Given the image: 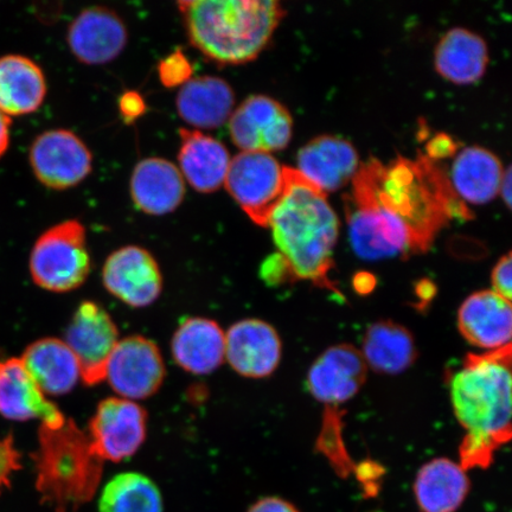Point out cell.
I'll return each mask as SVG.
<instances>
[{
	"instance_id": "6da1fadb",
	"label": "cell",
	"mask_w": 512,
	"mask_h": 512,
	"mask_svg": "<svg viewBox=\"0 0 512 512\" xmlns=\"http://www.w3.org/2000/svg\"><path fill=\"white\" fill-rule=\"evenodd\" d=\"M345 211L351 245L367 260L426 253L448 222L472 217L444 171L424 155L362 164Z\"/></svg>"
},
{
	"instance_id": "7a4b0ae2",
	"label": "cell",
	"mask_w": 512,
	"mask_h": 512,
	"mask_svg": "<svg viewBox=\"0 0 512 512\" xmlns=\"http://www.w3.org/2000/svg\"><path fill=\"white\" fill-rule=\"evenodd\" d=\"M511 361V344L469 354L452 376V407L465 430L459 447L465 471L488 469L499 448L511 440Z\"/></svg>"
},
{
	"instance_id": "3957f363",
	"label": "cell",
	"mask_w": 512,
	"mask_h": 512,
	"mask_svg": "<svg viewBox=\"0 0 512 512\" xmlns=\"http://www.w3.org/2000/svg\"><path fill=\"white\" fill-rule=\"evenodd\" d=\"M268 228L293 283L310 281L341 296L329 277L334 268L338 216L328 202V195L297 169L290 170L286 195L275 209Z\"/></svg>"
},
{
	"instance_id": "277c9868",
	"label": "cell",
	"mask_w": 512,
	"mask_h": 512,
	"mask_svg": "<svg viewBox=\"0 0 512 512\" xmlns=\"http://www.w3.org/2000/svg\"><path fill=\"white\" fill-rule=\"evenodd\" d=\"M177 6L191 46L220 66L254 61L285 16L277 0H182Z\"/></svg>"
},
{
	"instance_id": "5b68a950",
	"label": "cell",
	"mask_w": 512,
	"mask_h": 512,
	"mask_svg": "<svg viewBox=\"0 0 512 512\" xmlns=\"http://www.w3.org/2000/svg\"><path fill=\"white\" fill-rule=\"evenodd\" d=\"M36 490L55 512H75L99 489L104 460L88 434L73 420L59 427L40 426L34 454Z\"/></svg>"
},
{
	"instance_id": "8992f818",
	"label": "cell",
	"mask_w": 512,
	"mask_h": 512,
	"mask_svg": "<svg viewBox=\"0 0 512 512\" xmlns=\"http://www.w3.org/2000/svg\"><path fill=\"white\" fill-rule=\"evenodd\" d=\"M29 268L43 290L67 293L81 287L92 268L85 226L67 220L47 229L31 249Z\"/></svg>"
},
{
	"instance_id": "52a82bcc",
	"label": "cell",
	"mask_w": 512,
	"mask_h": 512,
	"mask_svg": "<svg viewBox=\"0 0 512 512\" xmlns=\"http://www.w3.org/2000/svg\"><path fill=\"white\" fill-rule=\"evenodd\" d=\"M290 170L271 153L241 152L232 158L223 187L249 219L268 228L286 195Z\"/></svg>"
},
{
	"instance_id": "ba28073f",
	"label": "cell",
	"mask_w": 512,
	"mask_h": 512,
	"mask_svg": "<svg viewBox=\"0 0 512 512\" xmlns=\"http://www.w3.org/2000/svg\"><path fill=\"white\" fill-rule=\"evenodd\" d=\"M165 374L157 344L143 336H128L120 339L108 360L105 381L118 398L138 402L158 392Z\"/></svg>"
},
{
	"instance_id": "9c48e42d",
	"label": "cell",
	"mask_w": 512,
	"mask_h": 512,
	"mask_svg": "<svg viewBox=\"0 0 512 512\" xmlns=\"http://www.w3.org/2000/svg\"><path fill=\"white\" fill-rule=\"evenodd\" d=\"M29 160L38 181L53 190L74 188L93 171L91 150L78 134L63 128L36 137Z\"/></svg>"
},
{
	"instance_id": "30bf717a",
	"label": "cell",
	"mask_w": 512,
	"mask_h": 512,
	"mask_svg": "<svg viewBox=\"0 0 512 512\" xmlns=\"http://www.w3.org/2000/svg\"><path fill=\"white\" fill-rule=\"evenodd\" d=\"M78 360L82 381L96 386L105 381L108 360L120 341L110 313L95 302H83L75 310L63 339Z\"/></svg>"
},
{
	"instance_id": "8fae6325",
	"label": "cell",
	"mask_w": 512,
	"mask_h": 512,
	"mask_svg": "<svg viewBox=\"0 0 512 512\" xmlns=\"http://www.w3.org/2000/svg\"><path fill=\"white\" fill-rule=\"evenodd\" d=\"M87 434L104 462H123L145 443L147 414L138 402L114 396L99 403Z\"/></svg>"
},
{
	"instance_id": "7c38bea8",
	"label": "cell",
	"mask_w": 512,
	"mask_h": 512,
	"mask_svg": "<svg viewBox=\"0 0 512 512\" xmlns=\"http://www.w3.org/2000/svg\"><path fill=\"white\" fill-rule=\"evenodd\" d=\"M229 134L241 152L271 153L286 149L293 132L291 113L267 95H252L230 115Z\"/></svg>"
},
{
	"instance_id": "4fadbf2b",
	"label": "cell",
	"mask_w": 512,
	"mask_h": 512,
	"mask_svg": "<svg viewBox=\"0 0 512 512\" xmlns=\"http://www.w3.org/2000/svg\"><path fill=\"white\" fill-rule=\"evenodd\" d=\"M108 293L134 309L155 304L163 292V274L147 249L125 246L114 251L101 272Z\"/></svg>"
},
{
	"instance_id": "5bb4252c",
	"label": "cell",
	"mask_w": 512,
	"mask_h": 512,
	"mask_svg": "<svg viewBox=\"0 0 512 512\" xmlns=\"http://www.w3.org/2000/svg\"><path fill=\"white\" fill-rule=\"evenodd\" d=\"M128 31L123 18L105 6L82 10L70 23L67 43L75 59L87 66H102L123 53Z\"/></svg>"
},
{
	"instance_id": "9a60e30c",
	"label": "cell",
	"mask_w": 512,
	"mask_h": 512,
	"mask_svg": "<svg viewBox=\"0 0 512 512\" xmlns=\"http://www.w3.org/2000/svg\"><path fill=\"white\" fill-rule=\"evenodd\" d=\"M367 370L361 351L354 345H334L312 364L307 374V388L326 408H337L360 392Z\"/></svg>"
},
{
	"instance_id": "2e32d148",
	"label": "cell",
	"mask_w": 512,
	"mask_h": 512,
	"mask_svg": "<svg viewBox=\"0 0 512 512\" xmlns=\"http://www.w3.org/2000/svg\"><path fill=\"white\" fill-rule=\"evenodd\" d=\"M283 344L278 331L264 320L248 318L226 332V361L248 379H265L278 369Z\"/></svg>"
},
{
	"instance_id": "e0dca14e",
	"label": "cell",
	"mask_w": 512,
	"mask_h": 512,
	"mask_svg": "<svg viewBox=\"0 0 512 512\" xmlns=\"http://www.w3.org/2000/svg\"><path fill=\"white\" fill-rule=\"evenodd\" d=\"M0 415L14 421L40 420L59 427L66 421L60 408L48 400L19 358L0 362Z\"/></svg>"
},
{
	"instance_id": "ac0fdd59",
	"label": "cell",
	"mask_w": 512,
	"mask_h": 512,
	"mask_svg": "<svg viewBox=\"0 0 512 512\" xmlns=\"http://www.w3.org/2000/svg\"><path fill=\"white\" fill-rule=\"evenodd\" d=\"M460 334L473 347L497 350L511 344V302L492 290L472 293L459 307Z\"/></svg>"
},
{
	"instance_id": "d6986e66",
	"label": "cell",
	"mask_w": 512,
	"mask_h": 512,
	"mask_svg": "<svg viewBox=\"0 0 512 512\" xmlns=\"http://www.w3.org/2000/svg\"><path fill=\"white\" fill-rule=\"evenodd\" d=\"M297 162L300 174L326 195L345 187L361 166L355 147L334 136L312 139L299 150Z\"/></svg>"
},
{
	"instance_id": "ffe728a7",
	"label": "cell",
	"mask_w": 512,
	"mask_h": 512,
	"mask_svg": "<svg viewBox=\"0 0 512 512\" xmlns=\"http://www.w3.org/2000/svg\"><path fill=\"white\" fill-rule=\"evenodd\" d=\"M179 138L178 169L184 181L201 194L221 189L232 162L226 145L192 128H181Z\"/></svg>"
},
{
	"instance_id": "44dd1931",
	"label": "cell",
	"mask_w": 512,
	"mask_h": 512,
	"mask_svg": "<svg viewBox=\"0 0 512 512\" xmlns=\"http://www.w3.org/2000/svg\"><path fill=\"white\" fill-rule=\"evenodd\" d=\"M130 192L134 206L151 216L174 213L185 197V181L170 160L150 157L134 166Z\"/></svg>"
},
{
	"instance_id": "7402d4cb",
	"label": "cell",
	"mask_w": 512,
	"mask_h": 512,
	"mask_svg": "<svg viewBox=\"0 0 512 512\" xmlns=\"http://www.w3.org/2000/svg\"><path fill=\"white\" fill-rule=\"evenodd\" d=\"M171 354L187 373L209 375L226 361V332L213 319H185L172 336Z\"/></svg>"
},
{
	"instance_id": "603a6c76",
	"label": "cell",
	"mask_w": 512,
	"mask_h": 512,
	"mask_svg": "<svg viewBox=\"0 0 512 512\" xmlns=\"http://www.w3.org/2000/svg\"><path fill=\"white\" fill-rule=\"evenodd\" d=\"M176 108L192 130H215L228 123L235 110V93L226 80L213 75L192 78L179 88Z\"/></svg>"
},
{
	"instance_id": "cb8c5ba5",
	"label": "cell",
	"mask_w": 512,
	"mask_h": 512,
	"mask_svg": "<svg viewBox=\"0 0 512 512\" xmlns=\"http://www.w3.org/2000/svg\"><path fill=\"white\" fill-rule=\"evenodd\" d=\"M19 360L46 396L66 395L82 381L80 364L63 339H38Z\"/></svg>"
},
{
	"instance_id": "d4e9b609",
	"label": "cell",
	"mask_w": 512,
	"mask_h": 512,
	"mask_svg": "<svg viewBox=\"0 0 512 512\" xmlns=\"http://www.w3.org/2000/svg\"><path fill=\"white\" fill-rule=\"evenodd\" d=\"M46 96V76L35 61L22 55L0 57V112L9 118L34 113Z\"/></svg>"
},
{
	"instance_id": "484cf974",
	"label": "cell",
	"mask_w": 512,
	"mask_h": 512,
	"mask_svg": "<svg viewBox=\"0 0 512 512\" xmlns=\"http://www.w3.org/2000/svg\"><path fill=\"white\" fill-rule=\"evenodd\" d=\"M435 69L454 85H472L483 78L489 50L482 37L467 29L447 32L435 49Z\"/></svg>"
},
{
	"instance_id": "4316f807",
	"label": "cell",
	"mask_w": 512,
	"mask_h": 512,
	"mask_svg": "<svg viewBox=\"0 0 512 512\" xmlns=\"http://www.w3.org/2000/svg\"><path fill=\"white\" fill-rule=\"evenodd\" d=\"M469 491L466 471L446 458L433 459L422 466L414 484L416 502L422 512L457 511Z\"/></svg>"
},
{
	"instance_id": "83f0119b",
	"label": "cell",
	"mask_w": 512,
	"mask_h": 512,
	"mask_svg": "<svg viewBox=\"0 0 512 512\" xmlns=\"http://www.w3.org/2000/svg\"><path fill=\"white\" fill-rule=\"evenodd\" d=\"M504 170L494 153L480 146L466 147L454 159L451 185L462 201L485 204L495 200Z\"/></svg>"
},
{
	"instance_id": "f1b7e54d",
	"label": "cell",
	"mask_w": 512,
	"mask_h": 512,
	"mask_svg": "<svg viewBox=\"0 0 512 512\" xmlns=\"http://www.w3.org/2000/svg\"><path fill=\"white\" fill-rule=\"evenodd\" d=\"M361 354L367 367L376 373L398 375L413 366L418 350L405 326L380 320L371 324L364 334Z\"/></svg>"
},
{
	"instance_id": "f546056e",
	"label": "cell",
	"mask_w": 512,
	"mask_h": 512,
	"mask_svg": "<svg viewBox=\"0 0 512 512\" xmlns=\"http://www.w3.org/2000/svg\"><path fill=\"white\" fill-rule=\"evenodd\" d=\"M100 512H163L158 486L138 472L113 477L101 492Z\"/></svg>"
},
{
	"instance_id": "4dcf8cb0",
	"label": "cell",
	"mask_w": 512,
	"mask_h": 512,
	"mask_svg": "<svg viewBox=\"0 0 512 512\" xmlns=\"http://www.w3.org/2000/svg\"><path fill=\"white\" fill-rule=\"evenodd\" d=\"M157 70L159 80L166 88H181L194 75V67H192L189 57L179 49L164 57L159 62Z\"/></svg>"
},
{
	"instance_id": "1f68e13d",
	"label": "cell",
	"mask_w": 512,
	"mask_h": 512,
	"mask_svg": "<svg viewBox=\"0 0 512 512\" xmlns=\"http://www.w3.org/2000/svg\"><path fill=\"white\" fill-rule=\"evenodd\" d=\"M22 467V456L11 435L0 438V495L10 489L12 477Z\"/></svg>"
},
{
	"instance_id": "d6a6232c",
	"label": "cell",
	"mask_w": 512,
	"mask_h": 512,
	"mask_svg": "<svg viewBox=\"0 0 512 512\" xmlns=\"http://www.w3.org/2000/svg\"><path fill=\"white\" fill-rule=\"evenodd\" d=\"M260 274L268 285L278 286L293 283L290 270L279 253L268 256L261 266Z\"/></svg>"
},
{
	"instance_id": "836d02e7",
	"label": "cell",
	"mask_w": 512,
	"mask_h": 512,
	"mask_svg": "<svg viewBox=\"0 0 512 512\" xmlns=\"http://www.w3.org/2000/svg\"><path fill=\"white\" fill-rule=\"evenodd\" d=\"M512 262L511 253L498 260L491 274L492 291L511 302L512 297Z\"/></svg>"
},
{
	"instance_id": "e575fe53",
	"label": "cell",
	"mask_w": 512,
	"mask_h": 512,
	"mask_svg": "<svg viewBox=\"0 0 512 512\" xmlns=\"http://www.w3.org/2000/svg\"><path fill=\"white\" fill-rule=\"evenodd\" d=\"M119 113L126 124H132L134 121L143 117L147 110L144 96L137 91H127L120 96L118 102Z\"/></svg>"
},
{
	"instance_id": "d590c367",
	"label": "cell",
	"mask_w": 512,
	"mask_h": 512,
	"mask_svg": "<svg viewBox=\"0 0 512 512\" xmlns=\"http://www.w3.org/2000/svg\"><path fill=\"white\" fill-rule=\"evenodd\" d=\"M426 149L428 158L432 160L443 159L453 156L454 152L457 151V145L447 134H439L427 144Z\"/></svg>"
},
{
	"instance_id": "8d00e7d4",
	"label": "cell",
	"mask_w": 512,
	"mask_h": 512,
	"mask_svg": "<svg viewBox=\"0 0 512 512\" xmlns=\"http://www.w3.org/2000/svg\"><path fill=\"white\" fill-rule=\"evenodd\" d=\"M248 512H299L291 503L278 497H267L256 502Z\"/></svg>"
},
{
	"instance_id": "74e56055",
	"label": "cell",
	"mask_w": 512,
	"mask_h": 512,
	"mask_svg": "<svg viewBox=\"0 0 512 512\" xmlns=\"http://www.w3.org/2000/svg\"><path fill=\"white\" fill-rule=\"evenodd\" d=\"M11 118L0 112V158L8 151L11 139Z\"/></svg>"
},
{
	"instance_id": "f35d334b",
	"label": "cell",
	"mask_w": 512,
	"mask_h": 512,
	"mask_svg": "<svg viewBox=\"0 0 512 512\" xmlns=\"http://www.w3.org/2000/svg\"><path fill=\"white\" fill-rule=\"evenodd\" d=\"M375 286V280L373 275L369 273H361L357 274L355 278V287L356 290L360 293L369 292L373 290Z\"/></svg>"
},
{
	"instance_id": "ab89813d",
	"label": "cell",
	"mask_w": 512,
	"mask_h": 512,
	"mask_svg": "<svg viewBox=\"0 0 512 512\" xmlns=\"http://www.w3.org/2000/svg\"><path fill=\"white\" fill-rule=\"evenodd\" d=\"M511 168L504 171L502 183H501V189H499V192H501L503 200L505 203H507V207H511Z\"/></svg>"
}]
</instances>
